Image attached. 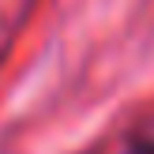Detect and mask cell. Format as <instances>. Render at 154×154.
<instances>
[{
	"mask_svg": "<svg viewBox=\"0 0 154 154\" xmlns=\"http://www.w3.org/2000/svg\"><path fill=\"white\" fill-rule=\"evenodd\" d=\"M128 154H154V139H132Z\"/></svg>",
	"mask_w": 154,
	"mask_h": 154,
	"instance_id": "6da1fadb",
	"label": "cell"
}]
</instances>
